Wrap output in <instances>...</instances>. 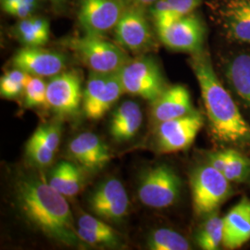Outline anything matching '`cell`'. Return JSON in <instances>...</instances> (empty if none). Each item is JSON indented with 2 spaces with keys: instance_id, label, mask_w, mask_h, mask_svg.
<instances>
[{
  "instance_id": "cell-1",
  "label": "cell",
  "mask_w": 250,
  "mask_h": 250,
  "mask_svg": "<svg viewBox=\"0 0 250 250\" xmlns=\"http://www.w3.org/2000/svg\"><path fill=\"white\" fill-rule=\"evenodd\" d=\"M15 197L21 213L47 237L66 246L80 244L66 197L48 182L37 176L20 178L15 185Z\"/></svg>"
},
{
  "instance_id": "cell-2",
  "label": "cell",
  "mask_w": 250,
  "mask_h": 250,
  "mask_svg": "<svg viewBox=\"0 0 250 250\" xmlns=\"http://www.w3.org/2000/svg\"><path fill=\"white\" fill-rule=\"evenodd\" d=\"M190 65L200 87L213 136L223 143L250 145V125L219 80L208 53L203 50L192 54Z\"/></svg>"
},
{
  "instance_id": "cell-3",
  "label": "cell",
  "mask_w": 250,
  "mask_h": 250,
  "mask_svg": "<svg viewBox=\"0 0 250 250\" xmlns=\"http://www.w3.org/2000/svg\"><path fill=\"white\" fill-rule=\"evenodd\" d=\"M65 45L91 72H118L132 59L121 45L100 36L72 37Z\"/></svg>"
},
{
  "instance_id": "cell-4",
  "label": "cell",
  "mask_w": 250,
  "mask_h": 250,
  "mask_svg": "<svg viewBox=\"0 0 250 250\" xmlns=\"http://www.w3.org/2000/svg\"><path fill=\"white\" fill-rule=\"evenodd\" d=\"M125 93L153 102L167 88L158 62L141 54L131 59L118 72Z\"/></svg>"
},
{
  "instance_id": "cell-5",
  "label": "cell",
  "mask_w": 250,
  "mask_h": 250,
  "mask_svg": "<svg viewBox=\"0 0 250 250\" xmlns=\"http://www.w3.org/2000/svg\"><path fill=\"white\" fill-rule=\"evenodd\" d=\"M182 188L177 173L166 164H159L144 171L138 184V197L146 207L164 208L173 205Z\"/></svg>"
},
{
  "instance_id": "cell-6",
  "label": "cell",
  "mask_w": 250,
  "mask_h": 250,
  "mask_svg": "<svg viewBox=\"0 0 250 250\" xmlns=\"http://www.w3.org/2000/svg\"><path fill=\"white\" fill-rule=\"evenodd\" d=\"M190 182L193 206L197 215L214 212L232 191L230 181L209 164L194 170Z\"/></svg>"
},
{
  "instance_id": "cell-7",
  "label": "cell",
  "mask_w": 250,
  "mask_h": 250,
  "mask_svg": "<svg viewBox=\"0 0 250 250\" xmlns=\"http://www.w3.org/2000/svg\"><path fill=\"white\" fill-rule=\"evenodd\" d=\"M125 93L118 72H91L83 96V109L90 120L104 116Z\"/></svg>"
},
{
  "instance_id": "cell-8",
  "label": "cell",
  "mask_w": 250,
  "mask_h": 250,
  "mask_svg": "<svg viewBox=\"0 0 250 250\" xmlns=\"http://www.w3.org/2000/svg\"><path fill=\"white\" fill-rule=\"evenodd\" d=\"M155 29L161 43L169 49L191 55L204 50L206 25L203 20L195 12L166 26Z\"/></svg>"
},
{
  "instance_id": "cell-9",
  "label": "cell",
  "mask_w": 250,
  "mask_h": 250,
  "mask_svg": "<svg viewBox=\"0 0 250 250\" xmlns=\"http://www.w3.org/2000/svg\"><path fill=\"white\" fill-rule=\"evenodd\" d=\"M126 8L124 0H78V23L85 36L104 37L115 29Z\"/></svg>"
},
{
  "instance_id": "cell-10",
  "label": "cell",
  "mask_w": 250,
  "mask_h": 250,
  "mask_svg": "<svg viewBox=\"0 0 250 250\" xmlns=\"http://www.w3.org/2000/svg\"><path fill=\"white\" fill-rule=\"evenodd\" d=\"M146 10L138 7H127L114 29L117 44L126 51L144 54L156 45Z\"/></svg>"
},
{
  "instance_id": "cell-11",
  "label": "cell",
  "mask_w": 250,
  "mask_h": 250,
  "mask_svg": "<svg viewBox=\"0 0 250 250\" xmlns=\"http://www.w3.org/2000/svg\"><path fill=\"white\" fill-rule=\"evenodd\" d=\"M203 124V116L196 110L186 116L158 124L156 142L159 150L173 153L188 149L195 141Z\"/></svg>"
},
{
  "instance_id": "cell-12",
  "label": "cell",
  "mask_w": 250,
  "mask_h": 250,
  "mask_svg": "<svg viewBox=\"0 0 250 250\" xmlns=\"http://www.w3.org/2000/svg\"><path fill=\"white\" fill-rule=\"evenodd\" d=\"M83 96L80 74L75 71H63L46 84L47 106L59 116L76 114L83 104Z\"/></svg>"
},
{
  "instance_id": "cell-13",
  "label": "cell",
  "mask_w": 250,
  "mask_h": 250,
  "mask_svg": "<svg viewBox=\"0 0 250 250\" xmlns=\"http://www.w3.org/2000/svg\"><path fill=\"white\" fill-rule=\"evenodd\" d=\"M89 208L94 214L107 223H122L129 208L125 186L118 179L105 180L91 194Z\"/></svg>"
},
{
  "instance_id": "cell-14",
  "label": "cell",
  "mask_w": 250,
  "mask_h": 250,
  "mask_svg": "<svg viewBox=\"0 0 250 250\" xmlns=\"http://www.w3.org/2000/svg\"><path fill=\"white\" fill-rule=\"evenodd\" d=\"M14 68L38 77H53L65 71L67 57L43 47H22L12 58Z\"/></svg>"
},
{
  "instance_id": "cell-15",
  "label": "cell",
  "mask_w": 250,
  "mask_h": 250,
  "mask_svg": "<svg viewBox=\"0 0 250 250\" xmlns=\"http://www.w3.org/2000/svg\"><path fill=\"white\" fill-rule=\"evenodd\" d=\"M68 153L74 162L90 171L102 169L111 155L105 142L96 134L84 132L74 137L68 146Z\"/></svg>"
},
{
  "instance_id": "cell-16",
  "label": "cell",
  "mask_w": 250,
  "mask_h": 250,
  "mask_svg": "<svg viewBox=\"0 0 250 250\" xmlns=\"http://www.w3.org/2000/svg\"><path fill=\"white\" fill-rule=\"evenodd\" d=\"M218 17L226 36L250 44V0H223Z\"/></svg>"
},
{
  "instance_id": "cell-17",
  "label": "cell",
  "mask_w": 250,
  "mask_h": 250,
  "mask_svg": "<svg viewBox=\"0 0 250 250\" xmlns=\"http://www.w3.org/2000/svg\"><path fill=\"white\" fill-rule=\"evenodd\" d=\"M195 111L187 87L177 84L167 87L152 102L151 116L158 125L166 121L186 116Z\"/></svg>"
},
{
  "instance_id": "cell-18",
  "label": "cell",
  "mask_w": 250,
  "mask_h": 250,
  "mask_svg": "<svg viewBox=\"0 0 250 250\" xmlns=\"http://www.w3.org/2000/svg\"><path fill=\"white\" fill-rule=\"evenodd\" d=\"M250 240V200L243 197L224 217L223 246L236 250Z\"/></svg>"
},
{
  "instance_id": "cell-19",
  "label": "cell",
  "mask_w": 250,
  "mask_h": 250,
  "mask_svg": "<svg viewBox=\"0 0 250 250\" xmlns=\"http://www.w3.org/2000/svg\"><path fill=\"white\" fill-rule=\"evenodd\" d=\"M142 122L143 113L139 104L132 100H127L112 113L109 133L111 137L118 142L128 141L138 133Z\"/></svg>"
},
{
  "instance_id": "cell-20",
  "label": "cell",
  "mask_w": 250,
  "mask_h": 250,
  "mask_svg": "<svg viewBox=\"0 0 250 250\" xmlns=\"http://www.w3.org/2000/svg\"><path fill=\"white\" fill-rule=\"evenodd\" d=\"M84 169L76 162L61 161L51 170L48 184L64 197L77 196L83 188Z\"/></svg>"
},
{
  "instance_id": "cell-21",
  "label": "cell",
  "mask_w": 250,
  "mask_h": 250,
  "mask_svg": "<svg viewBox=\"0 0 250 250\" xmlns=\"http://www.w3.org/2000/svg\"><path fill=\"white\" fill-rule=\"evenodd\" d=\"M11 34L24 47H43L50 38V24L47 19L33 15L19 20Z\"/></svg>"
},
{
  "instance_id": "cell-22",
  "label": "cell",
  "mask_w": 250,
  "mask_h": 250,
  "mask_svg": "<svg viewBox=\"0 0 250 250\" xmlns=\"http://www.w3.org/2000/svg\"><path fill=\"white\" fill-rule=\"evenodd\" d=\"M203 0H158L146 11L155 28L163 27L195 12Z\"/></svg>"
},
{
  "instance_id": "cell-23",
  "label": "cell",
  "mask_w": 250,
  "mask_h": 250,
  "mask_svg": "<svg viewBox=\"0 0 250 250\" xmlns=\"http://www.w3.org/2000/svg\"><path fill=\"white\" fill-rule=\"evenodd\" d=\"M225 76L237 96L250 107V54L232 57L225 66Z\"/></svg>"
},
{
  "instance_id": "cell-24",
  "label": "cell",
  "mask_w": 250,
  "mask_h": 250,
  "mask_svg": "<svg viewBox=\"0 0 250 250\" xmlns=\"http://www.w3.org/2000/svg\"><path fill=\"white\" fill-rule=\"evenodd\" d=\"M208 215L197 232L196 242L201 250H219L224 238V218L215 211Z\"/></svg>"
},
{
  "instance_id": "cell-25",
  "label": "cell",
  "mask_w": 250,
  "mask_h": 250,
  "mask_svg": "<svg viewBox=\"0 0 250 250\" xmlns=\"http://www.w3.org/2000/svg\"><path fill=\"white\" fill-rule=\"evenodd\" d=\"M152 250H188L191 246L188 239L179 232L169 228H159L152 231L146 240Z\"/></svg>"
},
{
  "instance_id": "cell-26",
  "label": "cell",
  "mask_w": 250,
  "mask_h": 250,
  "mask_svg": "<svg viewBox=\"0 0 250 250\" xmlns=\"http://www.w3.org/2000/svg\"><path fill=\"white\" fill-rule=\"evenodd\" d=\"M30 74L14 68L6 72L0 80V94L2 98L12 99L23 93Z\"/></svg>"
},
{
  "instance_id": "cell-27",
  "label": "cell",
  "mask_w": 250,
  "mask_h": 250,
  "mask_svg": "<svg viewBox=\"0 0 250 250\" xmlns=\"http://www.w3.org/2000/svg\"><path fill=\"white\" fill-rule=\"evenodd\" d=\"M46 84L42 77L30 75L23 91L24 106L36 107L47 106L46 103Z\"/></svg>"
},
{
  "instance_id": "cell-28",
  "label": "cell",
  "mask_w": 250,
  "mask_h": 250,
  "mask_svg": "<svg viewBox=\"0 0 250 250\" xmlns=\"http://www.w3.org/2000/svg\"><path fill=\"white\" fill-rule=\"evenodd\" d=\"M222 173L230 182L244 181L250 173V159L232 149L231 158Z\"/></svg>"
},
{
  "instance_id": "cell-29",
  "label": "cell",
  "mask_w": 250,
  "mask_h": 250,
  "mask_svg": "<svg viewBox=\"0 0 250 250\" xmlns=\"http://www.w3.org/2000/svg\"><path fill=\"white\" fill-rule=\"evenodd\" d=\"M42 0H1L2 10L12 17L28 18L36 15Z\"/></svg>"
},
{
  "instance_id": "cell-30",
  "label": "cell",
  "mask_w": 250,
  "mask_h": 250,
  "mask_svg": "<svg viewBox=\"0 0 250 250\" xmlns=\"http://www.w3.org/2000/svg\"><path fill=\"white\" fill-rule=\"evenodd\" d=\"M55 152L50 150L44 144L31 137L26 144V156L29 161L36 166L44 168L52 163Z\"/></svg>"
},
{
  "instance_id": "cell-31",
  "label": "cell",
  "mask_w": 250,
  "mask_h": 250,
  "mask_svg": "<svg viewBox=\"0 0 250 250\" xmlns=\"http://www.w3.org/2000/svg\"><path fill=\"white\" fill-rule=\"evenodd\" d=\"M62 128L58 124L39 126L32 135L36 140L44 144L50 150L57 152L61 143Z\"/></svg>"
},
{
  "instance_id": "cell-32",
  "label": "cell",
  "mask_w": 250,
  "mask_h": 250,
  "mask_svg": "<svg viewBox=\"0 0 250 250\" xmlns=\"http://www.w3.org/2000/svg\"><path fill=\"white\" fill-rule=\"evenodd\" d=\"M77 234L82 241L90 246L116 247L120 243V237L117 233L107 234L95 232L82 227H77Z\"/></svg>"
},
{
  "instance_id": "cell-33",
  "label": "cell",
  "mask_w": 250,
  "mask_h": 250,
  "mask_svg": "<svg viewBox=\"0 0 250 250\" xmlns=\"http://www.w3.org/2000/svg\"><path fill=\"white\" fill-rule=\"evenodd\" d=\"M78 227L89 229L95 232L115 234L117 233L114 229L107 224V222L99 219V217H94L92 215L83 214L78 220Z\"/></svg>"
},
{
  "instance_id": "cell-34",
  "label": "cell",
  "mask_w": 250,
  "mask_h": 250,
  "mask_svg": "<svg viewBox=\"0 0 250 250\" xmlns=\"http://www.w3.org/2000/svg\"><path fill=\"white\" fill-rule=\"evenodd\" d=\"M232 149H226L223 151H217L209 154L208 164L219 171H223L231 158Z\"/></svg>"
},
{
  "instance_id": "cell-35",
  "label": "cell",
  "mask_w": 250,
  "mask_h": 250,
  "mask_svg": "<svg viewBox=\"0 0 250 250\" xmlns=\"http://www.w3.org/2000/svg\"><path fill=\"white\" fill-rule=\"evenodd\" d=\"M50 3L53 5L57 10H62L67 3V0H50Z\"/></svg>"
},
{
  "instance_id": "cell-36",
  "label": "cell",
  "mask_w": 250,
  "mask_h": 250,
  "mask_svg": "<svg viewBox=\"0 0 250 250\" xmlns=\"http://www.w3.org/2000/svg\"><path fill=\"white\" fill-rule=\"evenodd\" d=\"M42 1H47V2H49V3H50V0H42Z\"/></svg>"
}]
</instances>
